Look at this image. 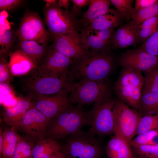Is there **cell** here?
Here are the masks:
<instances>
[{"mask_svg":"<svg viewBox=\"0 0 158 158\" xmlns=\"http://www.w3.org/2000/svg\"><path fill=\"white\" fill-rule=\"evenodd\" d=\"M135 25L130 31L112 49H124L130 46L134 47L137 45L135 35Z\"/></svg>","mask_w":158,"mask_h":158,"instance_id":"8d00e7d4","label":"cell"},{"mask_svg":"<svg viewBox=\"0 0 158 158\" xmlns=\"http://www.w3.org/2000/svg\"><path fill=\"white\" fill-rule=\"evenodd\" d=\"M16 34L19 41L35 40L46 44L51 37L40 16L32 12L23 16Z\"/></svg>","mask_w":158,"mask_h":158,"instance_id":"9c48e42d","label":"cell"},{"mask_svg":"<svg viewBox=\"0 0 158 158\" xmlns=\"http://www.w3.org/2000/svg\"><path fill=\"white\" fill-rule=\"evenodd\" d=\"M111 4L109 0H90L88 9L78 20L79 30L86 28L94 19L106 13Z\"/></svg>","mask_w":158,"mask_h":158,"instance_id":"e0dca14e","label":"cell"},{"mask_svg":"<svg viewBox=\"0 0 158 158\" xmlns=\"http://www.w3.org/2000/svg\"><path fill=\"white\" fill-rule=\"evenodd\" d=\"M118 62L122 68L132 69L145 74L158 66V57L138 48L127 50L120 56Z\"/></svg>","mask_w":158,"mask_h":158,"instance_id":"4fadbf2b","label":"cell"},{"mask_svg":"<svg viewBox=\"0 0 158 158\" xmlns=\"http://www.w3.org/2000/svg\"><path fill=\"white\" fill-rule=\"evenodd\" d=\"M79 31L82 43L86 50L99 51L111 49L109 45L101 38L96 30L84 29Z\"/></svg>","mask_w":158,"mask_h":158,"instance_id":"44dd1931","label":"cell"},{"mask_svg":"<svg viewBox=\"0 0 158 158\" xmlns=\"http://www.w3.org/2000/svg\"><path fill=\"white\" fill-rule=\"evenodd\" d=\"M158 28V15L147 20L136 26L135 35L137 44L144 43Z\"/></svg>","mask_w":158,"mask_h":158,"instance_id":"484cf974","label":"cell"},{"mask_svg":"<svg viewBox=\"0 0 158 158\" xmlns=\"http://www.w3.org/2000/svg\"><path fill=\"white\" fill-rule=\"evenodd\" d=\"M132 147L141 158H158V144L145 145Z\"/></svg>","mask_w":158,"mask_h":158,"instance_id":"d590c367","label":"cell"},{"mask_svg":"<svg viewBox=\"0 0 158 158\" xmlns=\"http://www.w3.org/2000/svg\"><path fill=\"white\" fill-rule=\"evenodd\" d=\"M73 4V6L71 11L76 17V14L79 12L81 8L90 4V0H71Z\"/></svg>","mask_w":158,"mask_h":158,"instance_id":"7bdbcfd3","label":"cell"},{"mask_svg":"<svg viewBox=\"0 0 158 158\" xmlns=\"http://www.w3.org/2000/svg\"><path fill=\"white\" fill-rule=\"evenodd\" d=\"M158 135V129L137 135L129 143L131 147L147 145L155 136Z\"/></svg>","mask_w":158,"mask_h":158,"instance_id":"74e56055","label":"cell"},{"mask_svg":"<svg viewBox=\"0 0 158 158\" xmlns=\"http://www.w3.org/2000/svg\"><path fill=\"white\" fill-rule=\"evenodd\" d=\"M144 76L141 72L131 68H122L115 86H130L142 88Z\"/></svg>","mask_w":158,"mask_h":158,"instance_id":"cb8c5ba5","label":"cell"},{"mask_svg":"<svg viewBox=\"0 0 158 158\" xmlns=\"http://www.w3.org/2000/svg\"><path fill=\"white\" fill-rule=\"evenodd\" d=\"M48 121L32 104L23 116L17 130L36 144L45 138Z\"/></svg>","mask_w":158,"mask_h":158,"instance_id":"30bf717a","label":"cell"},{"mask_svg":"<svg viewBox=\"0 0 158 158\" xmlns=\"http://www.w3.org/2000/svg\"><path fill=\"white\" fill-rule=\"evenodd\" d=\"M9 25L0 26V56L7 53L10 49L13 40V35Z\"/></svg>","mask_w":158,"mask_h":158,"instance_id":"1f68e13d","label":"cell"},{"mask_svg":"<svg viewBox=\"0 0 158 158\" xmlns=\"http://www.w3.org/2000/svg\"><path fill=\"white\" fill-rule=\"evenodd\" d=\"M90 125L88 112L71 106L48 121L45 138L62 140Z\"/></svg>","mask_w":158,"mask_h":158,"instance_id":"7a4b0ae2","label":"cell"},{"mask_svg":"<svg viewBox=\"0 0 158 158\" xmlns=\"http://www.w3.org/2000/svg\"><path fill=\"white\" fill-rule=\"evenodd\" d=\"M114 126L113 133L129 144L136 135L141 117L134 109L119 99L115 100L113 109Z\"/></svg>","mask_w":158,"mask_h":158,"instance_id":"8992f818","label":"cell"},{"mask_svg":"<svg viewBox=\"0 0 158 158\" xmlns=\"http://www.w3.org/2000/svg\"><path fill=\"white\" fill-rule=\"evenodd\" d=\"M115 100L109 98L95 103L88 112L91 127L89 130L97 136L113 133L114 126L113 109Z\"/></svg>","mask_w":158,"mask_h":158,"instance_id":"ba28073f","label":"cell"},{"mask_svg":"<svg viewBox=\"0 0 158 158\" xmlns=\"http://www.w3.org/2000/svg\"><path fill=\"white\" fill-rule=\"evenodd\" d=\"M142 88V94L158 92V66L145 74Z\"/></svg>","mask_w":158,"mask_h":158,"instance_id":"4dcf8cb0","label":"cell"},{"mask_svg":"<svg viewBox=\"0 0 158 158\" xmlns=\"http://www.w3.org/2000/svg\"><path fill=\"white\" fill-rule=\"evenodd\" d=\"M32 105L31 99L19 98L13 107L6 108L4 110L2 115L4 122L17 129L23 116Z\"/></svg>","mask_w":158,"mask_h":158,"instance_id":"2e32d148","label":"cell"},{"mask_svg":"<svg viewBox=\"0 0 158 158\" xmlns=\"http://www.w3.org/2000/svg\"><path fill=\"white\" fill-rule=\"evenodd\" d=\"M111 88L107 79L99 80L82 79L71 80L68 88L71 103L83 108L86 105L100 102L110 98Z\"/></svg>","mask_w":158,"mask_h":158,"instance_id":"3957f363","label":"cell"},{"mask_svg":"<svg viewBox=\"0 0 158 158\" xmlns=\"http://www.w3.org/2000/svg\"><path fill=\"white\" fill-rule=\"evenodd\" d=\"M158 15V1L155 4L138 11L133 10L132 19L137 26L144 21Z\"/></svg>","mask_w":158,"mask_h":158,"instance_id":"f1b7e54d","label":"cell"},{"mask_svg":"<svg viewBox=\"0 0 158 158\" xmlns=\"http://www.w3.org/2000/svg\"><path fill=\"white\" fill-rule=\"evenodd\" d=\"M8 66L13 76L24 75L37 67L32 60L18 49L10 53Z\"/></svg>","mask_w":158,"mask_h":158,"instance_id":"9a60e30c","label":"cell"},{"mask_svg":"<svg viewBox=\"0 0 158 158\" xmlns=\"http://www.w3.org/2000/svg\"><path fill=\"white\" fill-rule=\"evenodd\" d=\"M3 130L1 128L0 129V156L2 158V152L3 144Z\"/></svg>","mask_w":158,"mask_h":158,"instance_id":"bcb514c9","label":"cell"},{"mask_svg":"<svg viewBox=\"0 0 158 158\" xmlns=\"http://www.w3.org/2000/svg\"><path fill=\"white\" fill-rule=\"evenodd\" d=\"M73 60L56 50L51 45L48 49L41 64L36 68V73L43 76L62 77L68 75Z\"/></svg>","mask_w":158,"mask_h":158,"instance_id":"8fae6325","label":"cell"},{"mask_svg":"<svg viewBox=\"0 0 158 158\" xmlns=\"http://www.w3.org/2000/svg\"><path fill=\"white\" fill-rule=\"evenodd\" d=\"M130 158H136L135 157H134L133 154L132 155Z\"/></svg>","mask_w":158,"mask_h":158,"instance_id":"c3c4849f","label":"cell"},{"mask_svg":"<svg viewBox=\"0 0 158 158\" xmlns=\"http://www.w3.org/2000/svg\"><path fill=\"white\" fill-rule=\"evenodd\" d=\"M111 4L119 12L123 19L127 22L132 19L133 9V0H110Z\"/></svg>","mask_w":158,"mask_h":158,"instance_id":"d6a6232c","label":"cell"},{"mask_svg":"<svg viewBox=\"0 0 158 158\" xmlns=\"http://www.w3.org/2000/svg\"><path fill=\"white\" fill-rule=\"evenodd\" d=\"M138 48L150 55L158 57V28Z\"/></svg>","mask_w":158,"mask_h":158,"instance_id":"836d02e7","label":"cell"},{"mask_svg":"<svg viewBox=\"0 0 158 158\" xmlns=\"http://www.w3.org/2000/svg\"><path fill=\"white\" fill-rule=\"evenodd\" d=\"M3 144L2 158H11L16 147L22 136L18 133L16 128L10 126L3 130Z\"/></svg>","mask_w":158,"mask_h":158,"instance_id":"d4e9b609","label":"cell"},{"mask_svg":"<svg viewBox=\"0 0 158 158\" xmlns=\"http://www.w3.org/2000/svg\"><path fill=\"white\" fill-rule=\"evenodd\" d=\"M135 25L134 21L132 20L127 22L124 25H121L115 31L111 39L110 47L112 50L114 47L123 38Z\"/></svg>","mask_w":158,"mask_h":158,"instance_id":"e575fe53","label":"cell"},{"mask_svg":"<svg viewBox=\"0 0 158 158\" xmlns=\"http://www.w3.org/2000/svg\"><path fill=\"white\" fill-rule=\"evenodd\" d=\"M13 76L12 75L8 66V62L4 58L0 61V82L8 84L12 81Z\"/></svg>","mask_w":158,"mask_h":158,"instance_id":"f35d334b","label":"cell"},{"mask_svg":"<svg viewBox=\"0 0 158 158\" xmlns=\"http://www.w3.org/2000/svg\"><path fill=\"white\" fill-rule=\"evenodd\" d=\"M44 14L45 23L52 38L79 31L76 17L68 10L60 7L58 2L45 6Z\"/></svg>","mask_w":158,"mask_h":158,"instance_id":"5b68a950","label":"cell"},{"mask_svg":"<svg viewBox=\"0 0 158 158\" xmlns=\"http://www.w3.org/2000/svg\"><path fill=\"white\" fill-rule=\"evenodd\" d=\"M71 0H59L58 1V6L61 8H64L65 9L68 10L70 5Z\"/></svg>","mask_w":158,"mask_h":158,"instance_id":"ee69618b","label":"cell"},{"mask_svg":"<svg viewBox=\"0 0 158 158\" xmlns=\"http://www.w3.org/2000/svg\"><path fill=\"white\" fill-rule=\"evenodd\" d=\"M35 144L27 137L22 136L11 158H32V151Z\"/></svg>","mask_w":158,"mask_h":158,"instance_id":"83f0119b","label":"cell"},{"mask_svg":"<svg viewBox=\"0 0 158 158\" xmlns=\"http://www.w3.org/2000/svg\"><path fill=\"white\" fill-rule=\"evenodd\" d=\"M119 99L132 109L138 111L140 107L142 88L130 86H115Z\"/></svg>","mask_w":158,"mask_h":158,"instance_id":"ac0fdd59","label":"cell"},{"mask_svg":"<svg viewBox=\"0 0 158 158\" xmlns=\"http://www.w3.org/2000/svg\"><path fill=\"white\" fill-rule=\"evenodd\" d=\"M129 144L115 136L111 138L106 148L108 158H130L133 155Z\"/></svg>","mask_w":158,"mask_h":158,"instance_id":"603a6c76","label":"cell"},{"mask_svg":"<svg viewBox=\"0 0 158 158\" xmlns=\"http://www.w3.org/2000/svg\"><path fill=\"white\" fill-rule=\"evenodd\" d=\"M43 1L46 3L45 6H48L51 4L58 2V1L56 0H44Z\"/></svg>","mask_w":158,"mask_h":158,"instance_id":"7dc6e473","label":"cell"},{"mask_svg":"<svg viewBox=\"0 0 158 158\" xmlns=\"http://www.w3.org/2000/svg\"><path fill=\"white\" fill-rule=\"evenodd\" d=\"M49 158H66L65 154L61 149Z\"/></svg>","mask_w":158,"mask_h":158,"instance_id":"f6af8a7d","label":"cell"},{"mask_svg":"<svg viewBox=\"0 0 158 158\" xmlns=\"http://www.w3.org/2000/svg\"><path fill=\"white\" fill-rule=\"evenodd\" d=\"M158 0H135L133 10L138 11L145 9L156 3Z\"/></svg>","mask_w":158,"mask_h":158,"instance_id":"b9f144b4","label":"cell"},{"mask_svg":"<svg viewBox=\"0 0 158 158\" xmlns=\"http://www.w3.org/2000/svg\"><path fill=\"white\" fill-rule=\"evenodd\" d=\"M158 129V114L142 116L138 124L136 135Z\"/></svg>","mask_w":158,"mask_h":158,"instance_id":"f546056e","label":"cell"},{"mask_svg":"<svg viewBox=\"0 0 158 158\" xmlns=\"http://www.w3.org/2000/svg\"><path fill=\"white\" fill-rule=\"evenodd\" d=\"M109 48L99 51H88L84 55L73 60L68 74L72 79L99 80L107 79L113 69L115 58Z\"/></svg>","mask_w":158,"mask_h":158,"instance_id":"6da1fadb","label":"cell"},{"mask_svg":"<svg viewBox=\"0 0 158 158\" xmlns=\"http://www.w3.org/2000/svg\"><path fill=\"white\" fill-rule=\"evenodd\" d=\"M23 2L21 0H0L1 11H11L19 6Z\"/></svg>","mask_w":158,"mask_h":158,"instance_id":"ab89813d","label":"cell"},{"mask_svg":"<svg viewBox=\"0 0 158 158\" xmlns=\"http://www.w3.org/2000/svg\"><path fill=\"white\" fill-rule=\"evenodd\" d=\"M115 28L111 27L101 30H96L98 35L101 38L108 44L109 45V47L110 41L115 31Z\"/></svg>","mask_w":158,"mask_h":158,"instance_id":"60d3db41","label":"cell"},{"mask_svg":"<svg viewBox=\"0 0 158 158\" xmlns=\"http://www.w3.org/2000/svg\"><path fill=\"white\" fill-rule=\"evenodd\" d=\"M138 111L141 116L158 114V92L142 94L140 108Z\"/></svg>","mask_w":158,"mask_h":158,"instance_id":"4316f807","label":"cell"},{"mask_svg":"<svg viewBox=\"0 0 158 158\" xmlns=\"http://www.w3.org/2000/svg\"><path fill=\"white\" fill-rule=\"evenodd\" d=\"M52 47L64 56L76 60L85 54L88 51L85 48L79 31L53 37Z\"/></svg>","mask_w":158,"mask_h":158,"instance_id":"5bb4252c","label":"cell"},{"mask_svg":"<svg viewBox=\"0 0 158 158\" xmlns=\"http://www.w3.org/2000/svg\"><path fill=\"white\" fill-rule=\"evenodd\" d=\"M47 44L35 40L19 41V49L28 56L37 66L44 57L48 48Z\"/></svg>","mask_w":158,"mask_h":158,"instance_id":"ffe728a7","label":"cell"},{"mask_svg":"<svg viewBox=\"0 0 158 158\" xmlns=\"http://www.w3.org/2000/svg\"><path fill=\"white\" fill-rule=\"evenodd\" d=\"M123 20L122 16L116 9L110 8L106 13L94 19L85 29L99 30L116 28L121 25Z\"/></svg>","mask_w":158,"mask_h":158,"instance_id":"d6986e66","label":"cell"},{"mask_svg":"<svg viewBox=\"0 0 158 158\" xmlns=\"http://www.w3.org/2000/svg\"><path fill=\"white\" fill-rule=\"evenodd\" d=\"M33 98V106L44 114L48 121L71 106L67 91L52 96L40 95Z\"/></svg>","mask_w":158,"mask_h":158,"instance_id":"7c38bea8","label":"cell"},{"mask_svg":"<svg viewBox=\"0 0 158 158\" xmlns=\"http://www.w3.org/2000/svg\"><path fill=\"white\" fill-rule=\"evenodd\" d=\"M97 136L81 130L62 140L61 149L66 158H100L102 149Z\"/></svg>","mask_w":158,"mask_h":158,"instance_id":"277c9868","label":"cell"},{"mask_svg":"<svg viewBox=\"0 0 158 158\" xmlns=\"http://www.w3.org/2000/svg\"><path fill=\"white\" fill-rule=\"evenodd\" d=\"M68 75L62 77L43 76L35 73L28 75L23 80V86L30 94V98L40 95L56 94L68 91L71 80Z\"/></svg>","mask_w":158,"mask_h":158,"instance_id":"52a82bcc","label":"cell"},{"mask_svg":"<svg viewBox=\"0 0 158 158\" xmlns=\"http://www.w3.org/2000/svg\"><path fill=\"white\" fill-rule=\"evenodd\" d=\"M61 149L58 140L45 138L34 145L32 151V158H49Z\"/></svg>","mask_w":158,"mask_h":158,"instance_id":"7402d4cb","label":"cell"}]
</instances>
